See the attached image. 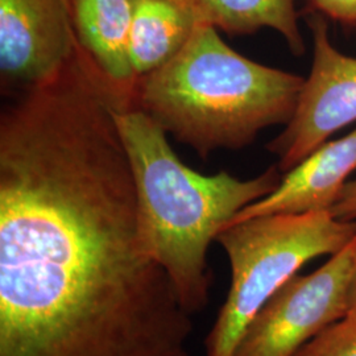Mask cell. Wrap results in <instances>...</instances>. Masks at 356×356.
Instances as JSON below:
<instances>
[{"label":"cell","instance_id":"1","mask_svg":"<svg viewBox=\"0 0 356 356\" xmlns=\"http://www.w3.org/2000/svg\"><path fill=\"white\" fill-rule=\"evenodd\" d=\"M118 131L85 119L0 144V356H191Z\"/></svg>","mask_w":356,"mask_h":356},{"label":"cell","instance_id":"2","mask_svg":"<svg viewBox=\"0 0 356 356\" xmlns=\"http://www.w3.org/2000/svg\"><path fill=\"white\" fill-rule=\"evenodd\" d=\"M116 124L132 168L149 250L165 268L185 310L194 316L210 301V243L244 207L275 191L282 177L276 166L251 179L227 172H194L173 152L164 128L135 104L116 113Z\"/></svg>","mask_w":356,"mask_h":356},{"label":"cell","instance_id":"3","mask_svg":"<svg viewBox=\"0 0 356 356\" xmlns=\"http://www.w3.org/2000/svg\"><path fill=\"white\" fill-rule=\"evenodd\" d=\"M305 78L257 64L201 23L168 64L140 76L134 101L204 159L241 148L263 128L288 123Z\"/></svg>","mask_w":356,"mask_h":356},{"label":"cell","instance_id":"4","mask_svg":"<svg viewBox=\"0 0 356 356\" xmlns=\"http://www.w3.org/2000/svg\"><path fill=\"white\" fill-rule=\"evenodd\" d=\"M355 236V220H339L327 210L254 216L222 229L216 241L229 256L232 281L204 339L206 356H232L250 321L286 281L312 259L341 252Z\"/></svg>","mask_w":356,"mask_h":356},{"label":"cell","instance_id":"5","mask_svg":"<svg viewBox=\"0 0 356 356\" xmlns=\"http://www.w3.org/2000/svg\"><path fill=\"white\" fill-rule=\"evenodd\" d=\"M353 242L310 275H296L250 321L232 356H294L348 314Z\"/></svg>","mask_w":356,"mask_h":356},{"label":"cell","instance_id":"6","mask_svg":"<svg viewBox=\"0 0 356 356\" xmlns=\"http://www.w3.org/2000/svg\"><path fill=\"white\" fill-rule=\"evenodd\" d=\"M313 64L286 127L268 144L282 172L298 165L332 134L356 122V58L338 51L321 17L310 20Z\"/></svg>","mask_w":356,"mask_h":356},{"label":"cell","instance_id":"7","mask_svg":"<svg viewBox=\"0 0 356 356\" xmlns=\"http://www.w3.org/2000/svg\"><path fill=\"white\" fill-rule=\"evenodd\" d=\"M79 49L70 0H0L1 82L23 91L57 76Z\"/></svg>","mask_w":356,"mask_h":356},{"label":"cell","instance_id":"8","mask_svg":"<svg viewBox=\"0 0 356 356\" xmlns=\"http://www.w3.org/2000/svg\"><path fill=\"white\" fill-rule=\"evenodd\" d=\"M355 170L356 129L310 153L281 178L275 191L244 207L229 225L259 216L329 211Z\"/></svg>","mask_w":356,"mask_h":356},{"label":"cell","instance_id":"9","mask_svg":"<svg viewBox=\"0 0 356 356\" xmlns=\"http://www.w3.org/2000/svg\"><path fill=\"white\" fill-rule=\"evenodd\" d=\"M76 38L104 76L135 95L129 58L132 0H70Z\"/></svg>","mask_w":356,"mask_h":356},{"label":"cell","instance_id":"10","mask_svg":"<svg viewBox=\"0 0 356 356\" xmlns=\"http://www.w3.org/2000/svg\"><path fill=\"white\" fill-rule=\"evenodd\" d=\"M129 58L138 76L175 58L201 24L186 0H132Z\"/></svg>","mask_w":356,"mask_h":356},{"label":"cell","instance_id":"11","mask_svg":"<svg viewBox=\"0 0 356 356\" xmlns=\"http://www.w3.org/2000/svg\"><path fill=\"white\" fill-rule=\"evenodd\" d=\"M201 23L229 33H252L272 28L286 40L296 56L305 51L298 29L296 0H186Z\"/></svg>","mask_w":356,"mask_h":356},{"label":"cell","instance_id":"12","mask_svg":"<svg viewBox=\"0 0 356 356\" xmlns=\"http://www.w3.org/2000/svg\"><path fill=\"white\" fill-rule=\"evenodd\" d=\"M294 356H356V314L327 326Z\"/></svg>","mask_w":356,"mask_h":356},{"label":"cell","instance_id":"13","mask_svg":"<svg viewBox=\"0 0 356 356\" xmlns=\"http://www.w3.org/2000/svg\"><path fill=\"white\" fill-rule=\"evenodd\" d=\"M321 13L346 24H356V0H312Z\"/></svg>","mask_w":356,"mask_h":356},{"label":"cell","instance_id":"14","mask_svg":"<svg viewBox=\"0 0 356 356\" xmlns=\"http://www.w3.org/2000/svg\"><path fill=\"white\" fill-rule=\"evenodd\" d=\"M331 216L339 220L353 222L356 219V178L346 182L343 189L330 207Z\"/></svg>","mask_w":356,"mask_h":356},{"label":"cell","instance_id":"15","mask_svg":"<svg viewBox=\"0 0 356 356\" xmlns=\"http://www.w3.org/2000/svg\"><path fill=\"white\" fill-rule=\"evenodd\" d=\"M348 314H356V236L353 241V263H351V272H350V281H348Z\"/></svg>","mask_w":356,"mask_h":356}]
</instances>
